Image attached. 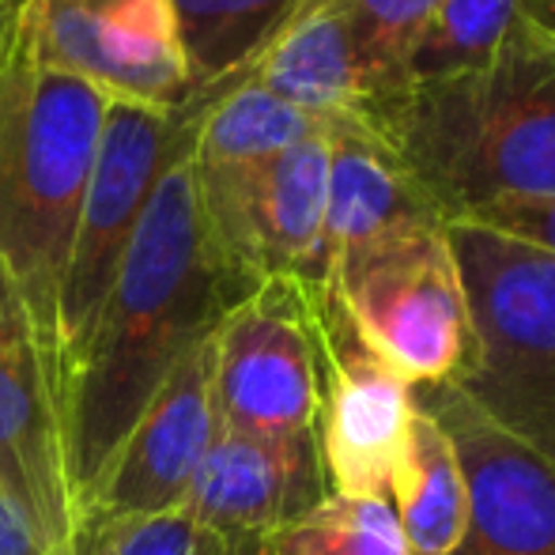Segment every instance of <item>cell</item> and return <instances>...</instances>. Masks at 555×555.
<instances>
[{
    "label": "cell",
    "mask_w": 555,
    "mask_h": 555,
    "mask_svg": "<svg viewBox=\"0 0 555 555\" xmlns=\"http://www.w3.org/2000/svg\"><path fill=\"white\" fill-rule=\"evenodd\" d=\"M0 555H53L27 511L4 491H0Z\"/></svg>",
    "instance_id": "cell-24"
},
{
    "label": "cell",
    "mask_w": 555,
    "mask_h": 555,
    "mask_svg": "<svg viewBox=\"0 0 555 555\" xmlns=\"http://www.w3.org/2000/svg\"><path fill=\"white\" fill-rule=\"evenodd\" d=\"M322 129L325 121L276 99L246 73H234L216 83L212 103L201 117L193 163L197 167H254Z\"/></svg>",
    "instance_id": "cell-17"
},
{
    "label": "cell",
    "mask_w": 555,
    "mask_h": 555,
    "mask_svg": "<svg viewBox=\"0 0 555 555\" xmlns=\"http://www.w3.org/2000/svg\"><path fill=\"white\" fill-rule=\"evenodd\" d=\"M12 20H15V0H0V50H4L8 35H12Z\"/></svg>",
    "instance_id": "cell-27"
},
{
    "label": "cell",
    "mask_w": 555,
    "mask_h": 555,
    "mask_svg": "<svg viewBox=\"0 0 555 555\" xmlns=\"http://www.w3.org/2000/svg\"><path fill=\"white\" fill-rule=\"evenodd\" d=\"M330 201H325V269L348 249L404 223H446L397 152L363 121H325ZM330 287V284H325Z\"/></svg>",
    "instance_id": "cell-15"
},
{
    "label": "cell",
    "mask_w": 555,
    "mask_h": 555,
    "mask_svg": "<svg viewBox=\"0 0 555 555\" xmlns=\"http://www.w3.org/2000/svg\"><path fill=\"white\" fill-rule=\"evenodd\" d=\"M473 322L457 386L555 461V254L476 223H446Z\"/></svg>",
    "instance_id": "cell-4"
},
{
    "label": "cell",
    "mask_w": 555,
    "mask_h": 555,
    "mask_svg": "<svg viewBox=\"0 0 555 555\" xmlns=\"http://www.w3.org/2000/svg\"><path fill=\"white\" fill-rule=\"evenodd\" d=\"M111 99L42 68L8 35L0 50V272L15 287L50 378L65 363L61 284Z\"/></svg>",
    "instance_id": "cell-3"
},
{
    "label": "cell",
    "mask_w": 555,
    "mask_h": 555,
    "mask_svg": "<svg viewBox=\"0 0 555 555\" xmlns=\"http://www.w3.org/2000/svg\"><path fill=\"white\" fill-rule=\"evenodd\" d=\"M15 4H20V0H15Z\"/></svg>",
    "instance_id": "cell-28"
},
{
    "label": "cell",
    "mask_w": 555,
    "mask_h": 555,
    "mask_svg": "<svg viewBox=\"0 0 555 555\" xmlns=\"http://www.w3.org/2000/svg\"><path fill=\"white\" fill-rule=\"evenodd\" d=\"M272 555H409L389 499L330 491L314 511L269 537Z\"/></svg>",
    "instance_id": "cell-20"
},
{
    "label": "cell",
    "mask_w": 555,
    "mask_h": 555,
    "mask_svg": "<svg viewBox=\"0 0 555 555\" xmlns=\"http://www.w3.org/2000/svg\"><path fill=\"white\" fill-rule=\"evenodd\" d=\"M340 4L351 20V30H356L359 57H363V73L371 83V103H366V111H371L393 91L397 65H401L420 23L435 12L439 0H340Z\"/></svg>",
    "instance_id": "cell-21"
},
{
    "label": "cell",
    "mask_w": 555,
    "mask_h": 555,
    "mask_svg": "<svg viewBox=\"0 0 555 555\" xmlns=\"http://www.w3.org/2000/svg\"><path fill=\"white\" fill-rule=\"evenodd\" d=\"M393 511L409 555H453L468 529V488L450 435L416 409L393 476Z\"/></svg>",
    "instance_id": "cell-16"
},
{
    "label": "cell",
    "mask_w": 555,
    "mask_h": 555,
    "mask_svg": "<svg viewBox=\"0 0 555 555\" xmlns=\"http://www.w3.org/2000/svg\"><path fill=\"white\" fill-rule=\"evenodd\" d=\"M299 0H175L178 35L197 88L242 73Z\"/></svg>",
    "instance_id": "cell-19"
},
{
    "label": "cell",
    "mask_w": 555,
    "mask_h": 555,
    "mask_svg": "<svg viewBox=\"0 0 555 555\" xmlns=\"http://www.w3.org/2000/svg\"><path fill=\"white\" fill-rule=\"evenodd\" d=\"M518 15L555 42V0H518Z\"/></svg>",
    "instance_id": "cell-26"
},
{
    "label": "cell",
    "mask_w": 555,
    "mask_h": 555,
    "mask_svg": "<svg viewBox=\"0 0 555 555\" xmlns=\"http://www.w3.org/2000/svg\"><path fill=\"white\" fill-rule=\"evenodd\" d=\"M12 42L111 103L175 111L205 91L178 35L175 0H20Z\"/></svg>",
    "instance_id": "cell-7"
},
{
    "label": "cell",
    "mask_w": 555,
    "mask_h": 555,
    "mask_svg": "<svg viewBox=\"0 0 555 555\" xmlns=\"http://www.w3.org/2000/svg\"><path fill=\"white\" fill-rule=\"evenodd\" d=\"M216 431H220V412L212 397V336H208L170 371V378L125 435L103 483L83 506L76 537L103 521L178 511Z\"/></svg>",
    "instance_id": "cell-11"
},
{
    "label": "cell",
    "mask_w": 555,
    "mask_h": 555,
    "mask_svg": "<svg viewBox=\"0 0 555 555\" xmlns=\"http://www.w3.org/2000/svg\"><path fill=\"white\" fill-rule=\"evenodd\" d=\"M412 401L453 442L468 488V529L453 555H555V461L499 427L457 382L412 386Z\"/></svg>",
    "instance_id": "cell-9"
},
{
    "label": "cell",
    "mask_w": 555,
    "mask_h": 555,
    "mask_svg": "<svg viewBox=\"0 0 555 555\" xmlns=\"http://www.w3.org/2000/svg\"><path fill=\"white\" fill-rule=\"evenodd\" d=\"M212 95L216 83L197 91L190 103L175 106V111L132 103H111V111H106L95 167H91L80 220H76L65 284H61L65 363L80 344V336L88 333L91 318L103 307L125 246H129L155 185L197 144L201 117H205ZM65 363H61V371H65Z\"/></svg>",
    "instance_id": "cell-6"
},
{
    "label": "cell",
    "mask_w": 555,
    "mask_h": 555,
    "mask_svg": "<svg viewBox=\"0 0 555 555\" xmlns=\"http://www.w3.org/2000/svg\"><path fill=\"white\" fill-rule=\"evenodd\" d=\"M220 427L261 439L318 431L322 340L314 302L295 280H264L212 333Z\"/></svg>",
    "instance_id": "cell-8"
},
{
    "label": "cell",
    "mask_w": 555,
    "mask_h": 555,
    "mask_svg": "<svg viewBox=\"0 0 555 555\" xmlns=\"http://www.w3.org/2000/svg\"><path fill=\"white\" fill-rule=\"evenodd\" d=\"M310 302L322 340L318 442L330 488L359 499H393V476L416 416L412 386L359 340L330 287L310 295Z\"/></svg>",
    "instance_id": "cell-10"
},
{
    "label": "cell",
    "mask_w": 555,
    "mask_h": 555,
    "mask_svg": "<svg viewBox=\"0 0 555 555\" xmlns=\"http://www.w3.org/2000/svg\"><path fill=\"white\" fill-rule=\"evenodd\" d=\"M453 223L488 227V231H495V234H506V238H518V242H526V246L555 254V201L491 205V208H480V212L465 216V220H453Z\"/></svg>",
    "instance_id": "cell-23"
},
{
    "label": "cell",
    "mask_w": 555,
    "mask_h": 555,
    "mask_svg": "<svg viewBox=\"0 0 555 555\" xmlns=\"http://www.w3.org/2000/svg\"><path fill=\"white\" fill-rule=\"evenodd\" d=\"M242 73L318 121H363L371 83L340 0H299Z\"/></svg>",
    "instance_id": "cell-14"
},
{
    "label": "cell",
    "mask_w": 555,
    "mask_h": 555,
    "mask_svg": "<svg viewBox=\"0 0 555 555\" xmlns=\"http://www.w3.org/2000/svg\"><path fill=\"white\" fill-rule=\"evenodd\" d=\"M249 292L257 287L234 272L205 220L193 152L182 155L155 185L103 307L61 371L57 416L76 529L147 401Z\"/></svg>",
    "instance_id": "cell-1"
},
{
    "label": "cell",
    "mask_w": 555,
    "mask_h": 555,
    "mask_svg": "<svg viewBox=\"0 0 555 555\" xmlns=\"http://www.w3.org/2000/svg\"><path fill=\"white\" fill-rule=\"evenodd\" d=\"M514 23L518 0H439L412 35L389 95L480 73L499 53Z\"/></svg>",
    "instance_id": "cell-18"
},
{
    "label": "cell",
    "mask_w": 555,
    "mask_h": 555,
    "mask_svg": "<svg viewBox=\"0 0 555 555\" xmlns=\"http://www.w3.org/2000/svg\"><path fill=\"white\" fill-rule=\"evenodd\" d=\"M330 491L318 431L261 439L220 427L182 511L216 537H272Z\"/></svg>",
    "instance_id": "cell-13"
},
{
    "label": "cell",
    "mask_w": 555,
    "mask_h": 555,
    "mask_svg": "<svg viewBox=\"0 0 555 555\" xmlns=\"http://www.w3.org/2000/svg\"><path fill=\"white\" fill-rule=\"evenodd\" d=\"M330 292L359 340L409 386L461 382L473 363V322L446 223H404L348 249Z\"/></svg>",
    "instance_id": "cell-5"
},
{
    "label": "cell",
    "mask_w": 555,
    "mask_h": 555,
    "mask_svg": "<svg viewBox=\"0 0 555 555\" xmlns=\"http://www.w3.org/2000/svg\"><path fill=\"white\" fill-rule=\"evenodd\" d=\"M205 555H272L269 537H216L208 541Z\"/></svg>",
    "instance_id": "cell-25"
},
{
    "label": "cell",
    "mask_w": 555,
    "mask_h": 555,
    "mask_svg": "<svg viewBox=\"0 0 555 555\" xmlns=\"http://www.w3.org/2000/svg\"><path fill=\"white\" fill-rule=\"evenodd\" d=\"M208 541L212 533L178 506L167 514L117 518L83 529L68 555H205Z\"/></svg>",
    "instance_id": "cell-22"
},
{
    "label": "cell",
    "mask_w": 555,
    "mask_h": 555,
    "mask_svg": "<svg viewBox=\"0 0 555 555\" xmlns=\"http://www.w3.org/2000/svg\"><path fill=\"white\" fill-rule=\"evenodd\" d=\"M446 223L491 205L555 201V42L518 15L461 80L397 91L366 111Z\"/></svg>",
    "instance_id": "cell-2"
},
{
    "label": "cell",
    "mask_w": 555,
    "mask_h": 555,
    "mask_svg": "<svg viewBox=\"0 0 555 555\" xmlns=\"http://www.w3.org/2000/svg\"><path fill=\"white\" fill-rule=\"evenodd\" d=\"M0 491L38 526L53 555L76 544V499L68 483L57 401L15 287L0 272Z\"/></svg>",
    "instance_id": "cell-12"
}]
</instances>
